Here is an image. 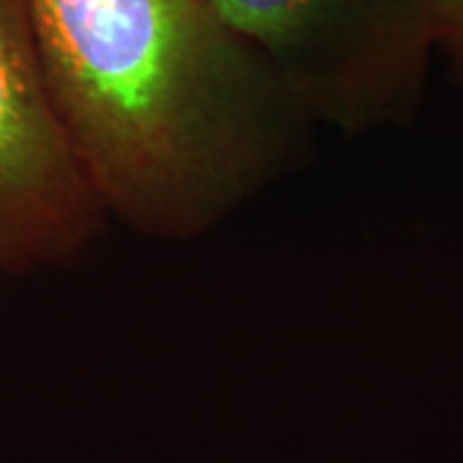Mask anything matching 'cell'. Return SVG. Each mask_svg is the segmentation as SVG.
I'll return each mask as SVG.
<instances>
[{"label": "cell", "mask_w": 463, "mask_h": 463, "mask_svg": "<svg viewBox=\"0 0 463 463\" xmlns=\"http://www.w3.org/2000/svg\"><path fill=\"white\" fill-rule=\"evenodd\" d=\"M54 111L109 216L196 240L315 127L214 0H29Z\"/></svg>", "instance_id": "cell-1"}, {"label": "cell", "mask_w": 463, "mask_h": 463, "mask_svg": "<svg viewBox=\"0 0 463 463\" xmlns=\"http://www.w3.org/2000/svg\"><path fill=\"white\" fill-rule=\"evenodd\" d=\"M312 124H407L435 50L425 0H214Z\"/></svg>", "instance_id": "cell-2"}, {"label": "cell", "mask_w": 463, "mask_h": 463, "mask_svg": "<svg viewBox=\"0 0 463 463\" xmlns=\"http://www.w3.org/2000/svg\"><path fill=\"white\" fill-rule=\"evenodd\" d=\"M109 219L54 111L29 0H0V276L75 265Z\"/></svg>", "instance_id": "cell-3"}, {"label": "cell", "mask_w": 463, "mask_h": 463, "mask_svg": "<svg viewBox=\"0 0 463 463\" xmlns=\"http://www.w3.org/2000/svg\"><path fill=\"white\" fill-rule=\"evenodd\" d=\"M432 44L446 57L448 70L463 88V0H425Z\"/></svg>", "instance_id": "cell-4"}]
</instances>
